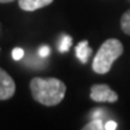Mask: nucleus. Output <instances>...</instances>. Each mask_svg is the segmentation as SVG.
Listing matches in <instances>:
<instances>
[{
	"label": "nucleus",
	"instance_id": "1",
	"mask_svg": "<svg viewBox=\"0 0 130 130\" xmlns=\"http://www.w3.org/2000/svg\"><path fill=\"white\" fill-rule=\"evenodd\" d=\"M29 87L34 100L43 106H56L60 104L66 93L65 83L54 77H34Z\"/></svg>",
	"mask_w": 130,
	"mask_h": 130
},
{
	"label": "nucleus",
	"instance_id": "2",
	"mask_svg": "<svg viewBox=\"0 0 130 130\" xmlns=\"http://www.w3.org/2000/svg\"><path fill=\"white\" fill-rule=\"evenodd\" d=\"M124 47L118 39H107L104 41L96 56L94 57L93 64V71L99 75H105L111 70L113 63L123 54Z\"/></svg>",
	"mask_w": 130,
	"mask_h": 130
},
{
	"label": "nucleus",
	"instance_id": "3",
	"mask_svg": "<svg viewBox=\"0 0 130 130\" xmlns=\"http://www.w3.org/2000/svg\"><path fill=\"white\" fill-rule=\"evenodd\" d=\"M90 99L95 102H117L118 94L107 84H93L90 87Z\"/></svg>",
	"mask_w": 130,
	"mask_h": 130
},
{
	"label": "nucleus",
	"instance_id": "4",
	"mask_svg": "<svg viewBox=\"0 0 130 130\" xmlns=\"http://www.w3.org/2000/svg\"><path fill=\"white\" fill-rule=\"evenodd\" d=\"M16 92L13 78L4 69L0 68V100H9Z\"/></svg>",
	"mask_w": 130,
	"mask_h": 130
},
{
	"label": "nucleus",
	"instance_id": "5",
	"mask_svg": "<svg viewBox=\"0 0 130 130\" xmlns=\"http://www.w3.org/2000/svg\"><path fill=\"white\" fill-rule=\"evenodd\" d=\"M53 0H18V6L23 11H36L51 5Z\"/></svg>",
	"mask_w": 130,
	"mask_h": 130
},
{
	"label": "nucleus",
	"instance_id": "6",
	"mask_svg": "<svg viewBox=\"0 0 130 130\" xmlns=\"http://www.w3.org/2000/svg\"><path fill=\"white\" fill-rule=\"evenodd\" d=\"M92 52L93 50L89 47L88 41L84 40V41H81L76 46V57L78 58V60L82 63V64H86L88 61L89 57L92 56Z\"/></svg>",
	"mask_w": 130,
	"mask_h": 130
},
{
	"label": "nucleus",
	"instance_id": "7",
	"mask_svg": "<svg viewBox=\"0 0 130 130\" xmlns=\"http://www.w3.org/2000/svg\"><path fill=\"white\" fill-rule=\"evenodd\" d=\"M121 28L124 34L130 36V9L125 11L121 17Z\"/></svg>",
	"mask_w": 130,
	"mask_h": 130
},
{
	"label": "nucleus",
	"instance_id": "8",
	"mask_svg": "<svg viewBox=\"0 0 130 130\" xmlns=\"http://www.w3.org/2000/svg\"><path fill=\"white\" fill-rule=\"evenodd\" d=\"M71 45H72V37L69 35H63L60 39V42H59L58 50L60 53H65L71 48Z\"/></svg>",
	"mask_w": 130,
	"mask_h": 130
},
{
	"label": "nucleus",
	"instance_id": "9",
	"mask_svg": "<svg viewBox=\"0 0 130 130\" xmlns=\"http://www.w3.org/2000/svg\"><path fill=\"white\" fill-rule=\"evenodd\" d=\"M83 130H104L105 129V124L102 123V119L100 118H94L89 122L87 125L82 128Z\"/></svg>",
	"mask_w": 130,
	"mask_h": 130
},
{
	"label": "nucleus",
	"instance_id": "10",
	"mask_svg": "<svg viewBox=\"0 0 130 130\" xmlns=\"http://www.w3.org/2000/svg\"><path fill=\"white\" fill-rule=\"evenodd\" d=\"M23 57H24V51L22 48H19V47L13 48V51H12V58H13L14 60H21Z\"/></svg>",
	"mask_w": 130,
	"mask_h": 130
},
{
	"label": "nucleus",
	"instance_id": "11",
	"mask_svg": "<svg viewBox=\"0 0 130 130\" xmlns=\"http://www.w3.org/2000/svg\"><path fill=\"white\" fill-rule=\"evenodd\" d=\"M51 54V48L48 46H41L39 48V56L41 58H47Z\"/></svg>",
	"mask_w": 130,
	"mask_h": 130
},
{
	"label": "nucleus",
	"instance_id": "12",
	"mask_svg": "<svg viewBox=\"0 0 130 130\" xmlns=\"http://www.w3.org/2000/svg\"><path fill=\"white\" fill-rule=\"evenodd\" d=\"M90 117H92V119H94V118L102 119V117H105V112L101 108H95V110H93V111L90 112Z\"/></svg>",
	"mask_w": 130,
	"mask_h": 130
},
{
	"label": "nucleus",
	"instance_id": "13",
	"mask_svg": "<svg viewBox=\"0 0 130 130\" xmlns=\"http://www.w3.org/2000/svg\"><path fill=\"white\" fill-rule=\"evenodd\" d=\"M105 129L106 130H115L117 129V123L113 121H107L105 123Z\"/></svg>",
	"mask_w": 130,
	"mask_h": 130
},
{
	"label": "nucleus",
	"instance_id": "14",
	"mask_svg": "<svg viewBox=\"0 0 130 130\" xmlns=\"http://www.w3.org/2000/svg\"><path fill=\"white\" fill-rule=\"evenodd\" d=\"M14 0H0V4H7V3H12Z\"/></svg>",
	"mask_w": 130,
	"mask_h": 130
},
{
	"label": "nucleus",
	"instance_id": "15",
	"mask_svg": "<svg viewBox=\"0 0 130 130\" xmlns=\"http://www.w3.org/2000/svg\"><path fill=\"white\" fill-rule=\"evenodd\" d=\"M129 1H130V0H129Z\"/></svg>",
	"mask_w": 130,
	"mask_h": 130
}]
</instances>
